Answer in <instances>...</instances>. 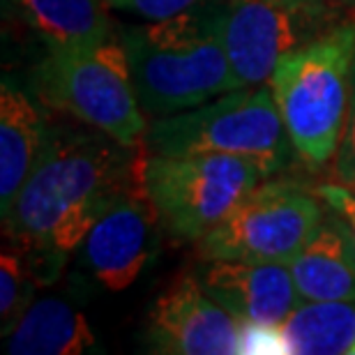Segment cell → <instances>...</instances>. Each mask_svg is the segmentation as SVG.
<instances>
[{
    "instance_id": "9",
    "label": "cell",
    "mask_w": 355,
    "mask_h": 355,
    "mask_svg": "<svg viewBox=\"0 0 355 355\" xmlns=\"http://www.w3.org/2000/svg\"><path fill=\"white\" fill-rule=\"evenodd\" d=\"M245 325L205 293L198 277H180L155 300L146 339L153 353L233 355L245 351Z\"/></svg>"
},
{
    "instance_id": "6",
    "label": "cell",
    "mask_w": 355,
    "mask_h": 355,
    "mask_svg": "<svg viewBox=\"0 0 355 355\" xmlns=\"http://www.w3.org/2000/svg\"><path fill=\"white\" fill-rule=\"evenodd\" d=\"M266 180L257 164L233 155L148 153L146 189L168 236L198 243Z\"/></svg>"
},
{
    "instance_id": "1",
    "label": "cell",
    "mask_w": 355,
    "mask_h": 355,
    "mask_svg": "<svg viewBox=\"0 0 355 355\" xmlns=\"http://www.w3.org/2000/svg\"><path fill=\"white\" fill-rule=\"evenodd\" d=\"M146 144L127 148L97 130L46 139L33 173L3 215L5 236L24 252L35 282L58 279L92 224L146 180Z\"/></svg>"
},
{
    "instance_id": "2",
    "label": "cell",
    "mask_w": 355,
    "mask_h": 355,
    "mask_svg": "<svg viewBox=\"0 0 355 355\" xmlns=\"http://www.w3.org/2000/svg\"><path fill=\"white\" fill-rule=\"evenodd\" d=\"M224 5L226 0H217L171 19L125 28L118 35L139 104L150 120L245 88L222 42Z\"/></svg>"
},
{
    "instance_id": "14",
    "label": "cell",
    "mask_w": 355,
    "mask_h": 355,
    "mask_svg": "<svg viewBox=\"0 0 355 355\" xmlns=\"http://www.w3.org/2000/svg\"><path fill=\"white\" fill-rule=\"evenodd\" d=\"M46 51L92 46L113 37L106 0H10Z\"/></svg>"
},
{
    "instance_id": "12",
    "label": "cell",
    "mask_w": 355,
    "mask_h": 355,
    "mask_svg": "<svg viewBox=\"0 0 355 355\" xmlns=\"http://www.w3.org/2000/svg\"><path fill=\"white\" fill-rule=\"evenodd\" d=\"M288 270L300 300L355 302V240L349 224L328 208L307 243L288 261Z\"/></svg>"
},
{
    "instance_id": "11",
    "label": "cell",
    "mask_w": 355,
    "mask_h": 355,
    "mask_svg": "<svg viewBox=\"0 0 355 355\" xmlns=\"http://www.w3.org/2000/svg\"><path fill=\"white\" fill-rule=\"evenodd\" d=\"M196 277L205 293L250 330L275 332L300 302L288 263L205 261Z\"/></svg>"
},
{
    "instance_id": "10",
    "label": "cell",
    "mask_w": 355,
    "mask_h": 355,
    "mask_svg": "<svg viewBox=\"0 0 355 355\" xmlns=\"http://www.w3.org/2000/svg\"><path fill=\"white\" fill-rule=\"evenodd\" d=\"M159 215L148 196L146 180L127 189L92 224L81 243L90 275L106 291H125L139 279L155 247V226Z\"/></svg>"
},
{
    "instance_id": "18",
    "label": "cell",
    "mask_w": 355,
    "mask_h": 355,
    "mask_svg": "<svg viewBox=\"0 0 355 355\" xmlns=\"http://www.w3.org/2000/svg\"><path fill=\"white\" fill-rule=\"evenodd\" d=\"M106 3L111 10L134 14L144 21H164L217 0H106Z\"/></svg>"
},
{
    "instance_id": "15",
    "label": "cell",
    "mask_w": 355,
    "mask_h": 355,
    "mask_svg": "<svg viewBox=\"0 0 355 355\" xmlns=\"http://www.w3.org/2000/svg\"><path fill=\"white\" fill-rule=\"evenodd\" d=\"M95 346L83 311L58 297L35 300L7 337L12 355H79Z\"/></svg>"
},
{
    "instance_id": "7",
    "label": "cell",
    "mask_w": 355,
    "mask_h": 355,
    "mask_svg": "<svg viewBox=\"0 0 355 355\" xmlns=\"http://www.w3.org/2000/svg\"><path fill=\"white\" fill-rule=\"evenodd\" d=\"M323 198L286 180H263L198 240L203 261L288 263L325 215Z\"/></svg>"
},
{
    "instance_id": "4",
    "label": "cell",
    "mask_w": 355,
    "mask_h": 355,
    "mask_svg": "<svg viewBox=\"0 0 355 355\" xmlns=\"http://www.w3.org/2000/svg\"><path fill=\"white\" fill-rule=\"evenodd\" d=\"M144 144L157 155H233L257 164L266 178L284 171L295 153L268 86L238 88L196 109L155 118Z\"/></svg>"
},
{
    "instance_id": "5",
    "label": "cell",
    "mask_w": 355,
    "mask_h": 355,
    "mask_svg": "<svg viewBox=\"0 0 355 355\" xmlns=\"http://www.w3.org/2000/svg\"><path fill=\"white\" fill-rule=\"evenodd\" d=\"M35 92L51 109L72 116L127 148L141 146L150 118L139 104L120 37L46 51L35 67Z\"/></svg>"
},
{
    "instance_id": "8",
    "label": "cell",
    "mask_w": 355,
    "mask_h": 355,
    "mask_svg": "<svg viewBox=\"0 0 355 355\" xmlns=\"http://www.w3.org/2000/svg\"><path fill=\"white\" fill-rule=\"evenodd\" d=\"M351 17L318 0H226L222 42L245 88L268 86L282 58Z\"/></svg>"
},
{
    "instance_id": "19",
    "label": "cell",
    "mask_w": 355,
    "mask_h": 355,
    "mask_svg": "<svg viewBox=\"0 0 355 355\" xmlns=\"http://www.w3.org/2000/svg\"><path fill=\"white\" fill-rule=\"evenodd\" d=\"M332 175L339 184H346L355 191V62H353V79H351V99L349 113L342 132V141L332 157Z\"/></svg>"
},
{
    "instance_id": "3",
    "label": "cell",
    "mask_w": 355,
    "mask_h": 355,
    "mask_svg": "<svg viewBox=\"0 0 355 355\" xmlns=\"http://www.w3.org/2000/svg\"><path fill=\"white\" fill-rule=\"evenodd\" d=\"M355 62V17L288 53L268 81L295 155L321 171L342 141Z\"/></svg>"
},
{
    "instance_id": "21",
    "label": "cell",
    "mask_w": 355,
    "mask_h": 355,
    "mask_svg": "<svg viewBox=\"0 0 355 355\" xmlns=\"http://www.w3.org/2000/svg\"><path fill=\"white\" fill-rule=\"evenodd\" d=\"M318 3L337 7V10H344V12H349V14H355V0H318Z\"/></svg>"
},
{
    "instance_id": "20",
    "label": "cell",
    "mask_w": 355,
    "mask_h": 355,
    "mask_svg": "<svg viewBox=\"0 0 355 355\" xmlns=\"http://www.w3.org/2000/svg\"><path fill=\"white\" fill-rule=\"evenodd\" d=\"M316 194L323 198V203L337 212L349 224L351 236L355 240V191L339 182H323L316 187Z\"/></svg>"
},
{
    "instance_id": "17",
    "label": "cell",
    "mask_w": 355,
    "mask_h": 355,
    "mask_svg": "<svg viewBox=\"0 0 355 355\" xmlns=\"http://www.w3.org/2000/svg\"><path fill=\"white\" fill-rule=\"evenodd\" d=\"M35 277L28 268V261L17 252H3L0 257V318H3V335L7 337L26 309L33 304Z\"/></svg>"
},
{
    "instance_id": "16",
    "label": "cell",
    "mask_w": 355,
    "mask_h": 355,
    "mask_svg": "<svg viewBox=\"0 0 355 355\" xmlns=\"http://www.w3.org/2000/svg\"><path fill=\"white\" fill-rule=\"evenodd\" d=\"M275 335L286 353L355 355V302L300 300Z\"/></svg>"
},
{
    "instance_id": "13",
    "label": "cell",
    "mask_w": 355,
    "mask_h": 355,
    "mask_svg": "<svg viewBox=\"0 0 355 355\" xmlns=\"http://www.w3.org/2000/svg\"><path fill=\"white\" fill-rule=\"evenodd\" d=\"M46 125L28 92L12 79L0 88V212L12 208L46 146Z\"/></svg>"
}]
</instances>
